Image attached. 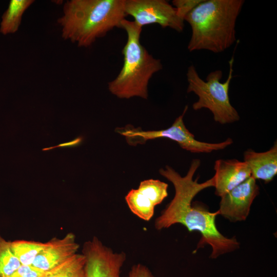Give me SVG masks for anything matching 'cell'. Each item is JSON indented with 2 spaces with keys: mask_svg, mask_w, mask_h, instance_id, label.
Listing matches in <instances>:
<instances>
[{
  "mask_svg": "<svg viewBox=\"0 0 277 277\" xmlns=\"http://www.w3.org/2000/svg\"><path fill=\"white\" fill-rule=\"evenodd\" d=\"M78 248L73 233H67L61 238H54L45 242L44 248L32 265L42 271H49L74 256Z\"/></svg>",
  "mask_w": 277,
  "mask_h": 277,
  "instance_id": "obj_11",
  "label": "cell"
},
{
  "mask_svg": "<svg viewBox=\"0 0 277 277\" xmlns=\"http://www.w3.org/2000/svg\"><path fill=\"white\" fill-rule=\"evenodd\" d=\"M49 271L45 272L32 265H23L7 277H46Z\"/></svg>",
  "mask_w": 277,
  "mask_h": 277,
  "instance_id": "obj_18",
  "label": "cell"
},
{
  "mask_svg": "<svg viewBox=\"0 0 277 277\" xmlns=\"http://www.w3.org/2000/svg\"><path fill=\"white\" fill-rule=\"evenodd\" d=\"M233 62L232 57L229 61L228 76L224 83L220 82L223 75L220 70L209 73L206 81L200 77L193 65L188 68L186 73L187 92H193L199 97L197 101L192 105L193 109H208L212 113L214 120L221 124L233 123L240 118L238 112L230 103L229 96Z\"/></svg>",
  "mask_w": 277,
  "mask_h": 277,
  "instance_id": "obj_5",
  "label": "cell"
},
{
  "mask_svg": "<svg viewBox=\"0 0 277 277\" xmlns=\"http://www.w3.org/2000/svg\"><path fill=\"white\" fill-rule=\"evenodd\" d=\"M259 194V187L251 176L221 197L219 214L232 222L246 220Z\"/></svg>",
  "mask_w": 277,
  "mask_h": 277,
  "instance_id": "obj_10",
  "label": "cell"
},
{
  "mask_svg": "<svg viewBox=\"0 0 277 277\" xmlns=\"http://www.w3.org/2000/svg\"><path fill=\"white\" fill-rule=\"evenodd\" d=\"M168 185L159 180L142 181L137 189L130 190L125 196L132 213L145 221L153 217L155 207L168 196Z\"/></svg>",
  "mask_w": 277,
  "mask_h": 277,
  "instance_id": "obj_9",
  "label": "cell"
},
{
  "mask_svg": "<svg viewBox=\"0 0 277 277\" xmlns=\"http://www.w3.org/2000/svg\"><path fill=\"white\" fill-rule=\"evenodd\" d=\"M45 246V243L34 241L21 240L10 242L12 251L23 265H32Z\"/></svg>",
  "mask_w": 277,
  "mask_h": 277,
  "instance_id": "obj_15",
  "label": "cell"
},
{
  "mask_svg": "<svg viewBox=\"0 0 277 277\" xmlns=\"http://www.w3.org/2000/svg\"><path fill=\"white\" fill-rule=\"evenodd\" d=\"M200 165L199 159L193 160L184 176L169 166L159 170L160 173L173 185L175 194L156 219L154 227L156 230H161L175 224H181L190 232L199 231L202 235L199 247L209 244L212 249L210 258L216 259L237 249L240 243L235 238L226 237L218 230L215 218L219 214V210L211 212L202 205H192V201L200 192L214 186L213 177L201 183L198 182L199 177L193 179Z\"/></svg>",
  "mask_w": 277,
  "mask_h": 277,
  "instance_id": "obj_1",
  "label": "cell"
},
{
  "mask_svg": "<svg viewBox=\"0 0 277 277\" xmlns=\"http://www.w3.org/2000/svg\"><path fill=\"white\" fill-rule=\"evenodd\" d=\"M82 140H83L82 137H77L71 141L66 142L64 143H62L56 146H53V147L44 148L43 149V150L44 151L49 150L53 149L54 148H58V147H75L78 145L82 142Z\"/></svg>",
  "mask_w": 277,
  "mask_h": 277,
  "instance_id": "obj_21",
  "label": "cell"
},
{
  "mask_svg": "<svg viewBox=\"0 0 277 277\" xmlns=\"http://www.w3.org/2000/svg\"><path fill=\"white\" fill-rule=\"evenodd\" d=\"M34 2V0H11L2 17L0 32L4 35L15 33L24 13Z\"/></svg>",
  "mask_w": 277,
  "mask_h": 277,
  "instance_id": "obj_14",
  "label": "cell"
},
{
  "mask_svg": "<svg viewBox=\"0 0 277 277\" xmlns=\"http://www.w3.org/2000/svg\"><path fill=\"white\" fill-rule=\"evenodd\" d=\"M86 260L77 253L70 259L50 271L46 277H86Z\"/></svg>",
  "mask_w": 277,
  "mask_h": 277,
  "instance_id": "obj_16",
  "label": "cell"
},
{
  "mask_svg": "<svg viewBox=\"0 0 277 277\" xmlns=\"http://www.w3.org/2000/svg\"><path fill=\"white\" fill-rule=\"evenodd\" d=\"M121 28L127 35L122 51L124 63L117 76L108 83V89L120 98L140 97L147 99L149 82L154 74L162 69V63L141 44V27L134 21L124 19Z\"/></svg>",
  "mask_w": 277,
  "mask_h": 277,
  "instance_id": "obj_4",
  "label": "cell"
},
{
  "mask_svg": "<svg viewBox=\"0 0 277 277\" xmlns=\"http://www.w3.org/2000/svg\"><path fill=\"white\" fill-rule=\"evenodd\" d=\"M124 0H70L57 19L62 37L80 47L91 46L125 19Z\"/></svg>",
  "mask_w": 277,
  "mask_h": 277,
  "instance_id": "obj_2",
  "label": "cell"
},
{
  "mask_svg": "<svg viewBox=\"0 0 277 277\" xmlns=\"http://www.w3.org/2000/svg\"><path fill=\"white\" fill-rule=\"evenodd\" d=\"M214 169L215 194L221 197L251 176L247 164L236 159H219Z\"/></svg>",
  "mask_w": 277,
  "mask_h": 277,
  "instance_id": "obj_12",
  "label": "cell"
},
{
  "mask_svg": "<svg viewBox=\"0 0 277 277\" xmlns=\"http://www.w3.org/2000/svg\"><path fill=\"white\" fill-rule=\"evenodd\" d=\"M187 109L188 106H186L182 114L177 117L172 125L167 129L145 131L139 128L126 127L118 129L117 132L124 136L131 145L143 144L150 140L164 138L177 143L182 148L192 153H210L221 150L233 143V140L230 137L223 142L213 143L196 140L184 123L183 117Z\"/></svg>",
  "mask_w": 277,
  "mask_h": 277,
  "instance_id": "obj_6",
  "label": "cell"
},
{
  "mask_svg": "<svg viewBox=\"0 0 277 277\" xmlns=\"http://www.w3.org/2000/svg\"><path fill=\"white\" fill-rule=\"evenodd\" d=\"M202 1L203 0H174L172 4L179 16L184 20L185 16Z\"/></svg>",
  "mask_w": 277,
  "mask_h": 277,
  "instance_id": "obj_19",
  "label": "cell"
},
{
  "mask_svg": "<svg viewBox=\"0 0 277 277\" xmlns=\"http://www.w3.org/2000/svg\"><path fill=\"white\" fill-rule=\"evenodd\" d=\"M124 11L142 28L147 25L158 24L177 32L183 31L184 20L179 16L176 9L165 0H124Z\"/></svg>",
  "mask_w": 277,
  "mask_h": 277,
  "instance_id": "obj_7",
  "label": "cell"
},
{
  "mask_svg": "<svg viewBox=\"0 0 277 277\" xmlns=\"http://www.w3.org/2000/svg\"><path fill=\"white\" fill-rule=\"evenodd\" d=\"M21 265L11 250L10 242L0 235V277L10 275Z\"/></svg>",
  "mask_w": 277,
  "mask_h": 277,
  "instance_id": "obj_17",
  "label": "cell"
},
{
  "mask_svg": "<svg viewBox=\"0 0 277 277\" xmlns=\"http://www.w3.org/2000/svg\"><path fill=\"white\" fill-rule=\"evenodd\" d=\"M82 253L86 260V277H125L122 276L121 272L126 254L114 252L98 238L94 236L85 242Z\"/></svg>",
  "mask_w": 277,
  "mask_h": 277,
  "instance_id": "obj_8",
  "label": "cell"
},
{
  "mask_svg": "<svg viewBox=\"0 0 277 277\" xmlns=\"http://www.w3.org/2000/svg\"><path fill=\"white\" fill-rule=\"evenodd\" d=\"M243 0H203L185 17L191 35L190 52L206 50L220 53L236 41L235 25Z\"/></svg>",
  "mask_w": 277,
  "mask_h": 277,
  "instance_id": "obj_3",
  "label": "cell"
},
{
  "mask_svg": "<svg viewBox=\"0 0 277 277\" xmlns=\"http://www.w3.org/2000/svg\"><path fill=\"white\" fill-rule=\"evenodd\" d=\"M244 162L248 166L251 176L268 183L277 174V143L268 150L258 152L249 149L244 152Z\"/></svg>",
  "mask_w": 277,
  "mask_h": 277,
  "instance_id": "obj_13",
  "label": "cell"
},
{
  "mask_svg": "<svg viewBox=\"0 0 277 277\" xmlns=\"http://www.w3.org/2000/svg\"><path fill=\"white\" fill-rule=\"evenodd\" d=\"M127 277H154V276L148 267L142 264H137L131 267Z\"/></svg>",
  "mask_w": 277,
  "mask_h": 277,
  "instance_id": "obj_20",
  "label": "cell"
}]
</instances>
